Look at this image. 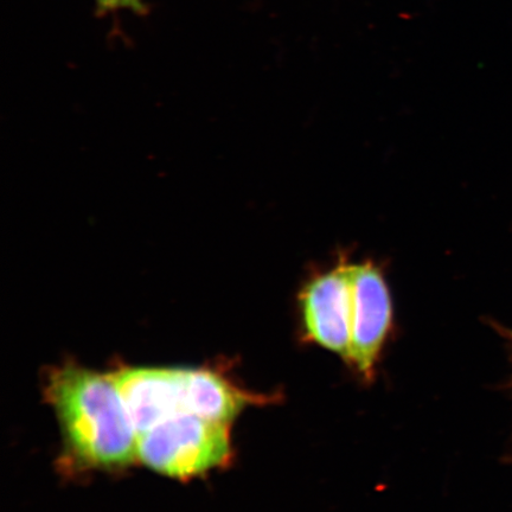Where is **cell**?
<instances>
[{"instance_id": "1", "label": "cell", "mask_w": 512, "mask_h": 512, "mask_svg": "<svg viewBox=\"0 0 512 512\" xmlns=\"http://www.w3.org/2000/svg\"><path fill=\"white\" fill-rule=\"evenodd\" d=\"M43 390L69 464L113 471L138 460V434L111 374L64 363L47 371Z\"/></svg>"}, {"instance_id": "2", "label": "cell", "mask_w": 512, "mask_h": 512, "mask_svg": "<svg viewBox=\"0 0 512 512\" xmlns=\"http://www.w3.org/2000/svg\"><path fill=\"white\" fill-rule=\"evenodd\" d=\"M137 434L177 415H196L232 425L248 407L281 396L249 392L219 368L120 367L111 373Z\"/></svg>"}, {"instance_id": "3", "label": "cell", "mask_w": 512, "mask_h": 512, "mask_svg": "<svg viewBox=\"0 0 512 512\" xmlns=\"http://www.w3.org/2000/svg\"><path fill=\"white\" fill-rule=\"evenodd\" d=\"M230 426L196 415L172 416L138 435V459L172 478L206 475L232 462Z\"/></svg>"}, {"instance_id": "4", "label": "cell", "mask_w": 512, "mask_h": 512, "mask_svg": "<svg viewBox=\"0 0 512 512\" xmlns=\"http://www.w3.org/2000/svg\"><path fill=\"white\" fill-rule=\"evenodd\" d=\"M351 260L338 256L334 265L307 277L297 306L303 341L317 345L348 363L352 335Z\"/></svg>"}, {"instance_id": "5", "label": "cell", "mask_w": 512, "mask_h": 512, "mask_svg": "<svg viewBox=\"0 0 512 512\" xmlns=\"http://www.w3.org/2000/svg\"><path fill=\"white\" fill-rule=\"evenodd\" d=\"M350 271L354 313L348 364L362 381L370 383L392 334L393 298L386 275L374 260L351 261Z\"/></svg>"}, {"instance_id": "6", "label": "cell", "mask_w": 512, "mask_h": 512, "mask_svg": "<svg viewBox=\"0 0 512 512\" xmlns=\"http://www.w3.org/2000/svg\"><path fill=\"white\" fill-rule=\"evenodd\" d=\"M96 11L102 15L115 14L119 11H131L134 14H144V0H94Z\"/></svg>"}]
</instances>
